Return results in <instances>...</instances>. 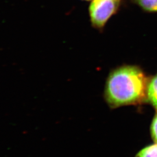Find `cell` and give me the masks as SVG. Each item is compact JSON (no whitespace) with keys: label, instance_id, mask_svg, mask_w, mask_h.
Returning <instances> with one entry per match:
<instances>
[{"label":"cell","instance_id":"6da1fadb","mask_svg":"<svg viewBox=\"0 0 157 157\" xmlns=\"http://www.w3.org/2000/svg\"><path fill=\"white\" fill-rule=\"evenodd\" d=\"M149 79L138 66L125 65L116 67L107 78L104 92L105 100L113 109L147 102Z\"/></svg>","mask_w":157,"mask_h":157},{"label":"cell","instance_id":"7a4b0ae2","mask_svg":"<svg viewBox=\"0 0 157 157\" xmlns=\"http://www.w3.org/2000/svg\"><path fill=\"white\" fill-rule=\"evenodd\" d=\"M119 0H93L89 8L90 20L95 28L101 29L117 11Z\"/></svg>","mask_w":157,"mask_h":157},{"label":"cell","instance_id":"3957f363","mask_svg":"<svg viewBox=\"0 0 157 157\" xmlns=\"http://www.w3.org/2000/svg\"><path fill=\"white\" fill-rule=\"evenodd\" d=\"M147 102L157 110V74L149 79Z\"/></svg>","mask_w":157,"mask_h":157},{"label":"cell","instance_id":"277c9868","mask_svg":"<svg viewBox=\"0 0 157 157\" xmlns=\"http://www.w3.org/2000/svg\"><path fill=\"white\" fill-rule=\"evenodd\" d=\"M136 157H157V143L143 148Z\"/></svg>","mask_w":157,"mask_h":157},{"label":"cell","instance_id":"5b68a950","mask_svg":"<svg viewBox=\"0 0 157 157\" xmlns=\"http://www.w3.org/2000/svg\"><path fill=\"white\" fill-rule=\"evenodd\" d=\"M137 2L146 11L157 12V0H137Z\"/></svg>","mask_w":157,"mask_h":157},{"label":"cell","instance_id":"8992f818","mask_svg":"<svg viewBox=\"0 0 157 157\" xmlns=\"http://www.w3.org/2000/svg\"><path fill=\"white\" fill-rule=\"evenodd\" d=\"M150 133L152 139L155 141V143H157V110L152 121L150 126Z\"/></svg>","mask_w":157,"mask_h":157}]
</instances>
